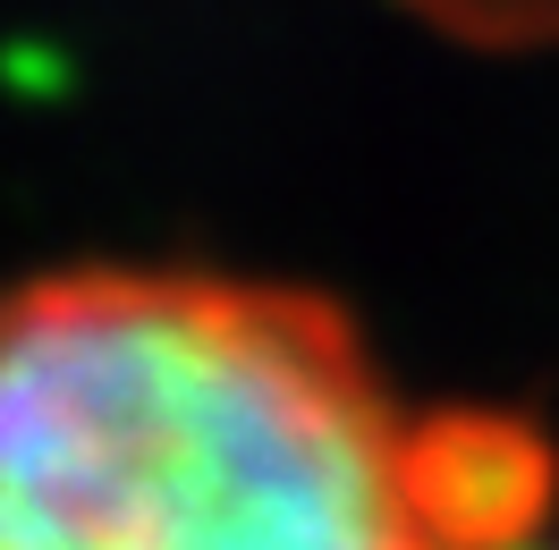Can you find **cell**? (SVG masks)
<instances>
[{
  "instance_id": "cell-1",
  "label": "cell",
  "mask_w": 559,
  "mask_h": 550,
  "mask_svg": "<svg viewBox=\"0 0 559 550\" xmlns=\"http://www.w3.org/2000/svg\"><path fill=\"white\" fill-rule=\"evenodd\" d=\"M559 449L297 279L69 263L0 288V550H534Z\"/></svg>"
},
{
  "instance_id": "cell-2",
  "label": "cell",
  "mask_w": 559,
  "mask_h": 550,
  "mask_svg": "<svg viewBox=\"0 0 559 550\" xmlns=\"http://www.w3.org/2000/svg\"><path fill=\"white\" fill-rule=\"evenodd\" d=\"M534 550H551V542H534Z\"/></svg>"
}]
</instances>
